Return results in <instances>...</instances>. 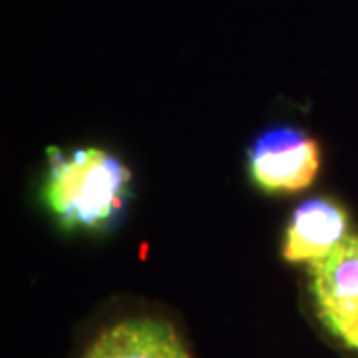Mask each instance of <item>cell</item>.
<instances>
[{
    "label": "cell",
    "mask_w": 358,
    "mask_h": 358,
    "mask_svg": "<svg viewBox=\"0 0 358 358\" xmlns=\"http://www.w3.org/2000/svg\"><path fill=\"white\" fill-rule=\"evenodd\" d=\"M42 201L64 229L110 233L128 213L131 171L98 145L50 148Z\"/></svg>",
    "instance_id": "6da1fadb"
},
{
    "label": "cell",
    "mask_w": 358,
    "mask_h": 358,
    "mask_svg": "<svg viewBox=\"0 0 358 358\" xmlns=\"http://www.w3.org/2000/svg\"><path fill=\"white\" fill-rule=\"evenodd\" d=\"M305 294L322 334L345 355L358 358V233L333 255L308 265Z\"/></svg>",
    "instance_id": "7a4b0ae2"
},
{
    "label": "cell",
    "mask_w": 358,
    "mask_h": 358,
    "mask_svg": "<svg viewBox=\"0 0 358 358\" xmlns=\"http://www.w3.org/2000/svg\"><path fill=\"white\" fill-rule=\"evenodd\" d=\"M319 169V143L305 129L293 126L261 131L247 150V171L261 192H301L317 179Z\"/></svg>",
    "instance_id": "3957f363"
},
{
    "label": "cell",
    "mask_w": 358,
    "mask_h": 358,
    "mask_svg": "<svg viewBox=\"0 0 358 358\" xmlns=\"http://www.w3.org/2000/svg\"><path fill=\"white\" fill-rule=\"evenodd\" d=\"M80 358H193V355L169 319L128 315L92 334Z\"/></svg>",
    "instance_id": "277c9868"
},
{
    "label": "cell",
    "mask_w": 358,
    "mask_h": 358,
    "mask_svg": "<svg viewBox=\"0 0 358 358\" xmlns=\"http://www.w3.org/2000/svg\"><path fill=\"white\" fill-rule=\"evenodd\" d=\"M350 235V219L343 205L329 197H308L289 217L281 255L289 263L313 265L333 255Z\"/></svg>",
    "instance_id": "5b68a950"
}]
</instances>
